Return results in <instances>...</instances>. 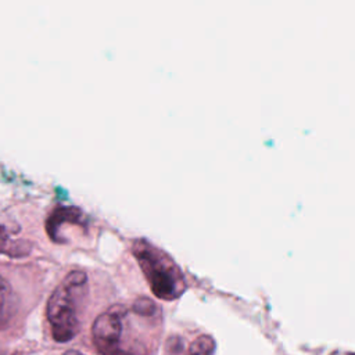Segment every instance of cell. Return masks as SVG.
<instances>
[{"label":"cell","instance_id":"2","mask_svg":"<svg viewBox=\"0 0 355 355\" xmlns=\"http://www.w3.org/2000/svg\"><path fill=\"white\" fill-rule=\"evenodd\" d=\"M87 295L89 275L82 269L71 270L51 293L46 316L57 343L71 341L78 334Z\"/></svg>","mask_w":355,"mask_h":355},{"label":"cell","instance_id":"4","mask_svg":"<svg viewBox=\"0 0 355 355\" xmlns=\"http://www.w3.org/2000/svg\"><path fill=\"white\" fill-rule=\"evenodd\" d=\"M18 309V297L10 280L0 272V330L6 329Z\"/></svg>","mask_w":355,"mask_h":355},{"label":"cell","instance_id":"5","mask_svg":"<svg viewBox=\"0 0 355 355\" xmlns=\"http://www.w3.org/2000/svg\"><path fill=\"white\" fill-rule=\"evenodd\" d=\"M12 229L7 223L0 222V252L15 257L25 255L31 251V245L26 241H18L11 239Z\"/></svg>","mask_w":355,"mask_h":355},{"label":"cell","instance_id":"6","mask_svg":"<svg viewBox=\"0 0 355 355\" xmlns=\"http://www.w3.org/2000/svg\"><path fill=\"white\" fill-rule=\"evenodd\" d=\"M215 340L208 334H202L190 344L189 355H215Z\"/></svg>","mask_w":355,"mask_h":355},{"label":"cell","instance_id":"3","mask_svg":"<svg viewBox=\"0 0 355 355\" xmlns=\"http://www.w3.org/2000/svg\"><path fill=\"white\" fill-rule=\"evenodd\" d=\"M132 250L157 298L173 301L183 294L186 290L184 276L168 254L146 240H136Z\"/></svg>","mask_w":355,"mask_h":355},{"label":"cell","instance_id":"7","mask_svg":"<svg viewBox=\"0 0 355 355\" xmlns=\"http://www.w3.org/2000/svg\"><path fill=\"white\" fill-rule=\"evenodd\" d=\"M64 355H83L82 352H78V351H75V349H71V351H67Z\"/></svg>","mask_w":355,"mask_h":355},{"label":"cell","instance_id":"1","mask_svg":"<svg viewBox=\"0 0 355 355\" xmlns=\"http://www.w3.org/2000/svg\"><path fill=\"white\" fill-rule=\"evenodd\" d=\"M159 315H144L115 304L101 312L92 326L93 344L101 355H154L157 341L141 333L144 322L158 319Z\"/></svg>","mask_w":355,"mask_h":355}]
</instances>
